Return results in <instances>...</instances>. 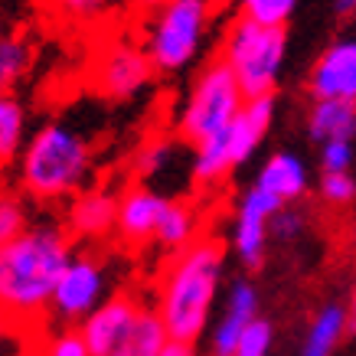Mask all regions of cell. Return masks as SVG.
<instances>
[{
  "instance_id": "1",
  "label": "cell",
  "mask_w": 356,
  "mask_h": 356,
  "mask_svg": "<svg viewBox=\"0 0 356 356\" xmlns=\"http://www.w3.org/2000/svg\"><path fill=\"white\" fill-rule=\"evenodd\" d=\"M76 255V238L59 222H26L0 245V311L23 327L49 317L56 284Z\"/></svg>"
},
{
  "instance_id": "2",
  "label": "cell",
  "mask_w": 356,
  "mask_h": 356,
  "mask_svg": "<svg viewBox=\"0 0 356 356\" xmlns=\"http://www.w3.org/2000/svg\"><path fill=\"white\" fill-rule=\"evenodd\" d=\"M222 268L226 245L216 236H200L193 245L163 261L154 288V311L173 343L196 346V340L203 337L209 314L216 307Z\"/></svg>"
},
{
  "instance_id": "3",
  "label": "cell",
  "mask_w": 356,
  "mask_h": 356,
  "mask_svg": "<svg viewBox=\"0 0 356 356\" xmlns=\"http://www.w3.org/2000/svg\"><path fill=\"white\" fill-rule=\"evenodd\" d=\"M95 167V151L82 131L63 121H49L33 131L20 154V186L30 200L56 203L79 196Z\"/></svg>"
},
{
  "instance_id": "4",
  "label": "cell",
  "mask_w": 356,
  "mask_h": 356,
  "mask_svg": "<svg viewBox=\"0 0 356 356\" xmlns=\"http://www.w3.org/2000/svg\"><path fill=\"white\" fill-rule=\"evenodd\" d=\"M219 0H167L140 13V46L161 76H180L206 53Z\"/></svg>"
},
{
  "instance_id": "5",
  "label": "cell",
  "mask_w": 356,
  "mask_h": 356,
  "mask_svg": "<svg viewBox=\"0 0 356 356\" xmlns=\"http://www.w3.org/2000/svg\"><path fill=\"white\" fill-rule=\"evenodd\" d=\"M245 105V92L238 86V79L232 76L219 56L206 59L203 69L196 72L193 86L186 92L180 115H177V138L186 147H200L206 140L226 134L229 124L236 121V115Z\"/></svg>"
},
{
  "instance_id": "6",
  "label": "cell",
  "mask_w": 356,
  "mask_h": 356,
  "mask_svg": "<svg viewBox=\"0 0 356 356\" xmlns=\"http://www.w3.org/2000/svg\"><path fill=\"white\" fill-rule=\"evenodd\" d=\"M284 53H288V33L259 26L255 20L238 13L222 33L216 56L232 69L245 98H265L275 95Z\"/></svg>"
},
{
  "instance_id": "7",
  "label": "cell",
  "mask_w": 356,
  "mask_h": 356,
  "mask_svg": "<svg viewBox=\"0 0 356 356\" xmlns=\"http://www.w3.org/2000/svg\"><path fill=\"white\" fill-rule=\"evenodd\" d=\"M108 284H111V268L92 248H82L72 255L69 268L63 271V278L56 284L53 304H49V324L56 330H79L88 317L108 301Z\"/></svg>"
},
{
  "instance_id": "8",
  "label": "cell",
  "mask_w": 356,
  "mask_h": 356,
  "mask_svg": "<svg viewBox=\"0 0 356 356\" xmlns=\"http://www.w3.org/2000/svg\"><path fill=\"white\" fill-rule=\"evenodd\" d=\"M154 72L157 69H154L151 56L144 53L140 40L118 36V40L102 46L95 69H92V79H95V88L105 98L124 102V98H134L138 92H144L151 86Z\"/></svg>"
},
{
  "instance_id": "9",
  "label": "cell",
  "mask_w": 356,
  "mask_h": 356,
  "mask_svg": "<svg viewBox=\"0 0 356 356\" xmlns=\"http://www.w3.org/2000/svg\"><path fill=\"white\" fill-rule=\"evenodd\" d=\"M281 209H284V203L265 193L261 186H252L242 196V203L236 209V222H232V248H236L242 265H248V268L261 265V255H265V245L271 236V219Z\"/></svg>"
},
{
  "instance_id": "10",
  "label": "cell",
  "mask_w": 356,
  "mask_h": 356,
  "mask_svg": "<svg viewBox=\"0 0 356 356\" xmlns=\"http://www.w3.org/2000/svg\"><path fill=\"white\" fill-rule=\"evenodd\" d=\"M147 304H140L138 294L131 291H115L108 301L102 304L92 317H88L86 324L79 327V334L86 340L88 353L92 356H111L124 343V337L134 330L138 324L140 311H144Z\"/></svg>"
},
{
  "instance_id": "11",
  "label": "cell",
  "mask_w": 356,
  "mask_h": 356,
  "mask_svg": "<svg viewBox=\"0 0 356 356\" xmlns=\"http://www.w3.org/2000/svg\"><path fill=\"white\" fill-rule=\"evenodd\" d=\"M170 196L154 190L147 184H131L118 193V222H115V236L121 245L144 248L154 242L161 213Z\"/></svg>"
},
{
  "instance_id": "12",
  "label": "cell",
  "mask_w": 356,
  "mask_h": 356,
  "mask_svg": "<svg viewBox=\"0 0 356 356\" xmlns=\"http://www.w3.org/2000/svg\"><path fill=\"white\" fill-rule=\"evenodd\" d=\"M118 222V193L108 186H88L79 196H72L65 229L76 242H98L108 232H115Z\"/></svg>"
},
{
  "instance_id": "13",
  "label": "cell",
  "mask_w": 356,
  "mask_h": 356,
  "mask_svg": "<svg viewBox=\"0 0 356 356\" xmlns=\"http://www.w3.org/2000/svg\"><path fill=\"white\" fill-rule=\"evenodd\" d=\"M311 95L356 102V40H337L321 53L311 69Z\"/></svg>"
},
{
  "instance_id": "14",
  "label": "cell",
  "mask_w": 356,
  "mask_h": 356,
  "mask_svg": "<svg viewBox=\"0 0 356 356\" xmlns=\"http://www.w3.org/2000/svg\"><path fill=\"white\" fill-rule=\"evenodd\" d=\"M255 321H259V291L242 278L232 281V288H229V294H226V307H222L216 327H213V334H209L213 356L236 353L242 334H245Z\"/></svg>"
},
{
  "instance_id": "15",
  "label": "cell",
  "mask_w": 356,
  "mask_h": 356,
  "mask_svg": "<svg viewBox=\"0 0 356 356\" xmlns=\"http://www.w3.org/2000/svg\"><path fill=\"white\" fill-rule=\"evenodd\" d=\"M271 118H275V95L265 98H245L242 111L236 115V121L229 124L226 140H229V154H232V163H245L255 147L261 144V138L268 134Z\"/></svg>"
},
{
  "instance_id": "16",
  "label": "cell",
  "mask_w": 356,
  "mask_h": 356,
  "mask_svg": "<svg viewBox=\"0 0 356 356\" xmlns=\"http://www.w3.org/2000/svg\"><path fill=\"white\" fill-rule=\"evenodd\" d=\"M196 238H200V213H196V206L190 200H167L161 213V222H157V232H154V242L161 252H167V259L177 255V252H184L186 245H193Z\"/></svg>"
},
{
  "instance_id": "17",
  "label": "cell",
  "mask_w": 356,
  "mask_h": 356,
  "mask_svg": "<svg viewBox=\"0 0 356 356\" xmlns=\"http://www.w3.org/2000/svg\"><path fill=\"white\" fill-rule=\"evenodd\" d=\"M255 186H261L265 193H271L275 200H281V203L288 206L294 200H301L304 190H307V167H304L301 157H294L288 151H278L261 163Z\"/></svg>"
},
{
  "instance_id": "18",
  "label": "cell",
  "mask_w": 356,
  "mask_h": 356,
  "mask_svg": "<svg viewBox=\"0 0 356 356\" xmlns=\"http://www.w3.org/2000/svg\"><path fill=\"white\" fill-rule=\"evenodd\" d=\"M311 138L324 147L330 140H353L356 138V102L343 98H314L307 115Z\"/></svg>"
},
{
  "instance_id": "19",
  "label": "cell",
  "mask_w": 356,
  "mask_h": 356,
  "mask_svg": "<svg viewBox=\"0 0 356 356\" xmlns=\"http://www.w3.org/2000/svg\"><path fill=\"white\" fill-rule=\"evenodd\" d=\"M346 330H350V314H346L343 304L337 301L324 304L321 311L314 314L311 327H307L301 356H334Z\"/></svg>"
},
{
  "instance_id": "20",
  "label": "cell",
  "mask_w": 356,
  "mask_h": 356,
  "mask_svg": "<svg viewBox=\"0 0 356 356\" xmlns=\"http://www.w3.org/2000/svg\"><path fill=\"white\" fill-rule=\"evenodd\" d=\"M167 343H170V334H167L163 321L157 317L154 307H144L134 330L124 337V343L111 356H161L167 350Z\"/></svg>"
},
{
  "instance_id": "21",
  "label": "cell",
  "mask_w": 356,
  "mask_h": 356,
  "mask_svg": "<svg viewBox=\"0 0 356 356\" xmlns=\"http://www.w3.org/2000/svg\"><path fill=\"white\" fill-rule=\"evenodd\" d=\"M236 163H232V154H229V140L226 134L206 140L200 147H193V161H190V180L196 186H213L219 184L222 177H229Z\"/></svg>"
},
{
  "instance_id": "22",
  "label": "cell",
  "mask_w": 356,
  "mask_h": 356,
  "mask_svg": "<svg viewBox=\"0 0 356 356\" xmlns=\"http://www.w3.org/2000/svg\"><path fill=\"white\" fill-rule=\"evenodd\" d=\"M33 46L20 33H0V95H13L10 88L30 72Z\"/></svg>"
},
{
  "instance_id": "23",
  "label": "cell",
  "mask_w": 356,
  "mask_h": 356,
  "mask_svg": "<svg viewBox=\"0 0 356 356\" xmlns=\"http://www.w3.org/2000/svg\"><path fill=\"white\" fill-rule=\"evenodd\" d=\"M23 134H26V111L17 95H0V167L23 154Z\"/></svg>"
},
{
  "instance_id": "24",
  "label": "cell",
  "mask_w": 356,
  "mask_h": 356,
  "mask_svg": "<svg viewBox=\"0 0 356 356\" xmlns=\"http://www.w3.org/2000/svg\"><path fill=\"white\" fill-rule=\"evenodd\" d=\"M180 144H184L180 138H154V140H147V144L138 151V157H134V167H138V173H140V184L154 186V180L163 177L167 167L180 157Z\"/></svg>"
},
{
  "instance_id": "25",
  "label": "cell",
  "mask_w": 356,
  "mask_h": 356,
  "mask_svg": "<svg viewBox=\"0 0 356 356\" xmlns=\"http://www.w3.org/2000/svg\"><path fill=\"white\" fill-rule=\"evenodd\" d=\"M294 7H298V0H238L242 17L255 20L259 26H271V30H284Z\"/></svg>"
},
{
  "instance_id": "26",
  "label": "cell",
  "mask_w": 356,
  "mask_h": 356,
  "mask_svg": "<svg viewBox=\"0 0 356 356\" xmlns=\"http://www.w3.org/2000/svg\"><path fill=\"white\" fill-rule=\"evenodd\" d=\"M36 346H40L36 327H23L0 311V356H36Z\"/></svg>"
},
{
  "instance_id": "27",
  "label": "cell",
  "mask_w": 356,
  "mask_h": 356,
  "mask_svg": "<svg viewBox=\"0 0 356 356\" xmlns=\"http://www.w3.org/2000/svg\"><path fill=\"white\" fill-rule=\"evenodd\" d=\"M36 356H92L88 353L86 340L79 330H53V334L40 337V346H36Z\"/></svg>"
},
{
  "instance_id": "28",
  "label": "cell",
  "mask_w": 356,
  "mask_h": 356,
  "mask_svg": "<svg viewBox=\"0 0 356 356\" xmlns=\"http://www.w3.org/2000/svg\"><path fill=\"white\" fill-rule=\"evenodd\" d=\"M23 226H26V209H23L20 196L7 193V190L0 186V245L10 242Z\"/></svg>"
},
{
  "instance_id": "29",
  "label": "cell",
  "mask_w": 356,
  "mask_h": 356,
  "mask_svg": "<svg viewBox=\"0 0 356 356\" xmlns=\"http://www.w3.org/2000/svg\"><path fill=\"white\" fill-rule=\"evenodd\" d=\"M53 13H59L63 20H76V23H88L98 20L102 13L111 7V0H49Z\"/></svg>"
},
{
  "instance_id": "30",
  "label": "cell",
  "mask_w": 356,
  "mask_h": 356,
  "mask_svg": "<svg viewBox=\"0 0 356 356\" xmlns=\"http://www.w3.org/2000/svg\"><path fill=\"white\" fill-rule=\"evenodd\" d=\"M271 340H275V330H271V324L265 321V317H259V321L242 334V340H238V346H236V353L232 356H268L271 353Z\"/></svg>"
},
{
  "instance_id": "31",
  "label": "cell",
  "mask_w": 356,
  "mask_h": 356,
  "mask_svg": "<svg viewBox=\"0 0 356 356\" xmlns=\"http://www.w3.org/2000/svg\"><path fill=\"white\" fill-rule=\"evenodd\" d=\"M321 196H324L330 206L353 203L356 180L350 177V173H324V180H321Z\"/></svg>"
},
{
  "instance_id": "32",
  "label": "cell",
  "mask_w": 356,
  "mask_h": 356,
  "mask_svg": "<svg viewBox=\"0 0 356 356\" xmlns=\"http://www.w3.org/2000/svg\"><path fill=\"white\" fill-rule=\"evenodd\" d=\"M350 163H353V140H330L321 147L324 173H350Z\"/></svg>"
},
{
  "instance_id": "33",
  "label": "cell",
  "mask_w": 356,
  "mask_h": 356,
  "mask_svg": "<svg viewBox=\"0 0 356 356\" xmlns=\"http://www.w3.org/2000/svg\"><path fill=\"white\" fill-rule=\"evenodd\" d=\"M301 229H304V216L291 206H284L278 216L271 219V236L281 238V242H291L294 236H301Z\"/></svg>"
},
{
  "instance_id": "34",
  "label": "cell",
  "mask_w": 356,
  "mask_h": 356,
  "mask_svg": "<svg viewBox=\"0 0 356 356\" xmlns=\"http://www.w3.org/2000/svg\"><path fill=\"white\" fill-rule=\"evenodd\" d=\"M161 356H196V346H190V343H167V350H163Z\"/></svg>"
},
{
  "instance_id": "35",
  "label": "cell",
  "mask_w": 356,
  "mask_h": 356,
  "mask_svg": "<svg viewBox=\"0 0 356 356\" xmlns=\"http://www.w3.org/2000/svg\"><path fill=\"white\" fill-rule=\"evenodd\" d=\"M161 3H167V0H131V7H134V10H140V13H151V10H157Z\"/></svg>"
},
{
  "instance_id": "36",
  "label": "cell",
  "mask_w": 356,
  "mask_h": 356,
  "mask_svg": "<svg viewBox=\"0 0 356 356\" xmlns=\"http://www.w3.org/2000/svg\"><path fill=\"white\" fill-rule=\"evenodd\" d=\"M334 10L340 17H350V13H356V0H334Z\"/></svg>"
},
{
  "instance_id": "37",
  "label": "cell",
  "mask_w": 356,
  "mask_h": 356,
  "mask_svg": "<svg viewBox=\"0 0 356 356\" xmlns=\"http://www.w3.org/2000/svg\"><path fill=\"white\" fill-rule=\"evenodd\" d=\"M346 314H350V330L356 334V291H353V298H350V307H346Z\"/></svg>"
},
{
  "instance_id": "38",
  "label": "cell",
  "mask_w": 356,
  "mask_h": 356,
  "mask_svg": "<svg viewBox=\"0 0 356 356\" xmlns=\"http://www.w3.org/2000/svg\"><path fill=\"white\" fill-rule=\"evenodd\" d=\"M209 356H213V353H209Z\"/></svg>"
}]
</instances>
